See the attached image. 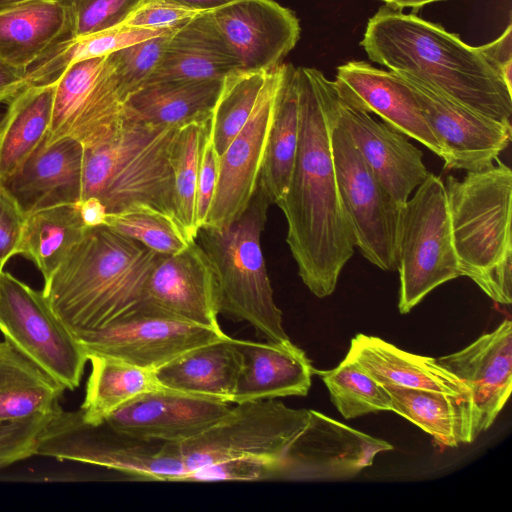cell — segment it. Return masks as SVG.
<instances>
[{"mask_svg":"<svg viewBox=\"0 0 512 512\" xmlns=\"http://www.w3.org/2000/svg\"><path fill=\"white\" fill-rule=\"evenodd\" d=\"M387 4V6L393 7L395 9H403L406 7L419 9L424 5L429 3H434L438 1L444 0H381Z\"/></svg>","mask_w":512,"mask_h":512,"instance_id":"cell-52","label":"cell"},{"mask_svg":"<svg viewBox=\"0 0 512 512\" xmlns=\"http://www.w3.org/2000/svg\"><path fill=\"white\" fill-rule=\"evenodd\" d=\"M234 343L242 363L231 403L307 395L314 368L291 341L234 339Z\"/></svg>","mask_w":512,"mask_h":512,"instance_id":"cell-24","label":"cell"},{"mask_svg":"<svg viewBox=\"0 0 512 512\" xmlns=\"http://www.w3.org/2000/svg\"><path fill=\"white\" fill-rule=\"evenodd\" d=\"M230 407L231 403L160 388L120 407L105 421L131 435L179 443L204 430Z\"/></svg>","mask_w":512,"mask_h":512,"instance_id":"cell-23","label":"cell"},{"mask_svg":"<svg viewBox=\"0 0 512 512\" xmlns=\"http://www.w3.org/2000/svg\"><path fill=\"white\" fill-rule=\"evenodd\" d=\"M86 228L78 204L40 210L25 218L16 255L31 261L45 283L82 239Z\"/></svg>","mask_w":512,"mask_h":512,"instance_id":"cell-34","label":"cell"},{"mask_svg":"<svg viewBox=\"0 0 512 512\" xmlns=\"http://www.w3.org/2000/svg\"><path fill=\"white\" fill-rule=\"evenodd\" d=\"M333 82L346 104L377 114L390 127L443 157L413 90L398 74L365 61H349L337 68Z\"/></svg>","mask_w":512,"mask_h":512,"instance_id":"cell-20","label":"cell"},{"mask_svg":"<svg viewBox=\"0 0 512 512\" xmlns=\"http://www.w3.org/2000/svg\"><path fill=\"white\" fill-rule=\"evenodd\" d=\"M183 6L209 12L220 8L234 0H171Z\"/></svg>","mask_w":512,"mask_h":512,"instance_id":"cell-51","label":"cell"},{"mask_svg":"<svg viewBox=\"0 0 512 512\" xmlns=\"http://www.w3.org/2000/svg\"><path fill=\"white\" fill-rule=\"evenodd\" d=\"M103 225L163 255L178 253L195 240L175 217L150 206L107 213Z\"/></svg>","mask_w":512,"mask_h":512,"instance_id":"cell-39","label":"cell"},{"mask_svg":"<svg viewBox=\"0 0 512 512\" xmlns=\"http://www.w3.org/2000/svg\"><path fill=\"white\" fill-rule=\"evenodd\" d=\"M331 400L345 419L392 411L388 391L349 357L329 371L318 372Z\"/></svg>","mask_w":512,"mask_h":512,"instance_id":"cell-40","label":"cell"},{"mask_svg":"<svg viewBox=\"0 0 512 512\" xmlns=\"http://www.w3.org/2000/svg\"><path fill=\"white\" fill-rule=\"evenodd\" d=\"M400 313L439 285L462 276L455 253L444 182L429 172L401 206L396 241Z\"/></svg>","mask_w":512,"mask_h":512,"instance_id":"cell-8","label":"cell"},{"mask_svg":"<svg viewBox=\"0 0 512 512\" xmlns=\"http://www.w3.org/2000/svg\"><path fill=\"white\" fill-rule=\"evenodd\" d=\"M223 80L146 83L123 102L126 120L180 128L210 118Z\"/></svg>","mask_w":512,"mask_h":512,"instance_id":"cell-28","label":"cell"},{"mask_svg":"<svg viewBox=\"0 0 512 512\" xmlns=\"http://www.w3.org/2000/svg\"><path fill=\"white\" fill-rule=\"evenodd\" d=\"M173 32L137 42L106 56L123 102L145 84L158 65Z\"/></svg>","mask_w":512,"mask_h":512,"instance_id":"cell-41","label":"cell"},{"mask_svg":"<svg viewBox=\"0 0 512 512\" xmlns=\"http://www.w3.org/2000/svg\"><path fill=\"white\" fill-rule=\"evenodd\" d=\"M279 464L256 459L235 458L205 465L187 472L181 481H266L276 480Z\"/></svg>","mask_w":512,"mask_h":512,"instance_id":"cell-43","label":"cell"},{"mask_svg":"<svg viewBox=\"0 0 512 512\" xmlns=\"http://www.w3.org/2000/svg\"><path fill=\"white\" fill-rule=\"evenodd\" d=\"M70 20V38L124 23L142 0H61Z\"/></svg>","mask_w":512,"mask_h":512,"instance_id":"cell-42","label":"cell"},{"mask_svg":"<svg viewBox=\"0 0 512 512\" xmlns=\"http://www.w3.org/2000/svg\"><path fill=\"white\" fill-rule=\"evenodd\" d=\"M331 146L338 191L355 246L381 270H396L401 206L386 191L357 150L339 123L337 112Z\"/></svg>","mask_w":512,"mask_h":512,"instance_id":"cell-11","label":"cell"},{"mask_svg":"<svg viewBox=\"0 0 512 512\" xmlns=\"http://www.w3.org/2000/svg\"><path fill=\"white\" fill-rule=\"evenodd\" d=\"M242 70L209 12H203L176 29L146 83L159 81L224 80ZM143 86V85H142Z\"/></svg>","mask_w":512,"mask_h":512,"instance_id":"cell-25","label":"cell"},{"mask_svg":"<svg viewBox=\"0 0 512 512\" xmlns=\"http://www.w3.org/2000/svg\"><path fill=\"white\" fill-rule=\"evenodd\" d=\"M209 119L180 127L172 152L176 216L193 239L197 238L199 231L196 194L201 150Z\"/></svg>","mask_w":512,"mask_h":512,"instance_id":"cell-38","label":"cell"},{"mask_svg":"<svg viewBox=\"0 0 512 512\" xmlns=\"http://www.w3.org/2000/svg\"><path fill=\"white\" fill-rule=\"evenodd\" d=\"M157 257L104 225L87 227L42 292L74 336L99 330L141 300Z\"/></svg>","mask_w":512,"mask_h":512,"instance_id":"cell-3","label":"cell"},{"mask_svg":"<svg viewBox=\"0 0 512 512\" xmlns=\"http://www.w3.org/2000/svg\"><path fill=\"white\" fill-rule=\"evenodd\" d=\"M297 88V153L287 191L276 205L286 218V242L302 282L316 297L324 298L334 292L356 246L332 155L334 82L315 68L297 67Z\"/></svg>","mask_w":512,"mask_h":512,"instance_id":"cell-1","label":"cell"},{"mask_svg":"<svg viewBox=\"0 0 512 512\" xmlns=\"http://www.w3.org/2000/svg\"><path fill=\"white\" fill-rule=\"evenodd\" d=\"M26 86V70L13 67L0 59V103L8 102Z\"/></svg>","mask_w":512,"mask_h":512,"instance_id":"cell-49","label":"cell"},{"mask_svg":"<svg viewBox=\"0 0 512 512\" xmlns=\"http://www.w3.org/2000/svg\"><path fill=\"white\" fill-rule=\"evenodd\" d=\"M178 129L125 119L111 141L84 149L81 200L97 198L107 213L150 206L178 220L172 165Z\"/></svg>","mask_w":512,"mask_h":512,"instance_id":"cell-6","label":"cell"},{"mask_svg":"<svg viewBox=\"0 0 512 512\" xmlns=\"http://www.w3.org/2000/svg\"><path fill=\"white\" fill-rule=\"evenodd\" d=\"M125 121L123 101L106 56L70 65L57 79L46 141L70 137L91 149L111 141Z\"/></svg>","mask_w":512,"mask_h":512,"instance_id":"cell-12","label":"cell"},{"mask_svg":"<svg viewBox=\"0 0 512 512\" xmlns=\"http://www.w3.org/2000/svg\"><path fill=\"white\" fill-rule=\"evenodd\" d=\"M393 446L309 409L306 425L279 463L276 480H347Z\"/></svg>","mask_w":512,"mask_h":512,"instance_id":"cell-14","label":"cell"},{"mask_svg":"<svg viewBox=\"0 0 512 512\" xmlns=\"http://www.w3.org/2000/svg\"><path fill=\"white\" fill-rule=\"evenodd\" d=\"M299 102L297 67L281 64L280 83L259 183L277 204L285 195L298 147Z\"/></svg>","mask_w":512,"mask_h":512,"instance_id":"cell-33","label":"cell"},{"mask_svg":"<svg viewBox=\"0 0 512 512\" xmlns=\"http://www.w3.org/2000/svg\"><path fill=\"white\" fill-rule=\"evenodd\" d=\"M360 45L375 63L442 92L467 107L511 123L512 91L480 47L415 14L381 7Z\"/></svg>","mask_w":512,"mask_h":512,"instance_id":"cell-2","label":"cell"},{"mask_svg":"<svg viewBox=\"0 0 512 512\" xmlns=\"http://www.w3.org/2000/svg\"><path fill=\"white\" fill-rule=\"evenodd\" d=\"M36 455L112 469L149 481H181L186 468L176 443L138 437L108 422L90 424L80 410L60 408L44 427Z\"/></svg>","mask_w":512,"mask_h":512,"instance_id":"cell-7","label":"cell"},{"mask_svg":"<svg viewBox=\"0 0 512 512\" xmlns=\"http://www.w3.org/2000/svg\"><path fill=\"white\" fill-rule=\"evenodd\" d=\"M3 267H4V265L0 264V275H1V272L4 270Z\"/></svg>","mask_w":512,"mask_h":512,"instance_id":"cell-54","label":"cell"},{"mask_svg":"<svg viewBox=\"0 0 512 512\" xmlns=\"http://www.w3.org/2000/svg\"><path fill=\"white\" fill-rule=\"evenodd\" d=\"M398 75L413 90L442 148L446 169H483L509 146L511 123L488 117L415 79Z\"/></svg>","mask_w":512,"mask_h":512,"instance_id":"cell-16","label":"cell"},{"mask_svg":"<svg viewBox=\"0 0 512 512\" xmlns=\"http://www.w3.org/2000/svg\"><path fill=\"white\" fill-rule=\"evenodd\" d=\"M0 331L66 389L79 386L88 361L85 349L53 312L42 291L4 270L0 275Z\"/></svg>","mask_w":512,"mask_h":512,"instance_id":"cell-10","label":"cell"},{"mask_svg":"<svg viewBox=\"0 0 512 512\" xmlns=\"http://www.w3.org/2000/svg\"><path fill=\"white\" fill-rule=\"evenodd\" d=\"M209 13L242 70L279 66L300 36L297 17L274 0H234Z\"/></svg>","mask_w":512,"mask_h":512,"instance_id":"cell-18","label":"cell"},{"mask_svg":"<svg viewBox=\"0 0 512 512\" xmlns=\"http://www.w3.org/2000/svg\"><path fill=\"white\" fill-rule=\"evenodd\" d=\"M445 185L453 245L462 276L493 301L512 302V171L496 160Z\"/></svg>","mask_w":512,"mask_h":512,"instance_id":"cell-4","label":"cell"},{"mask_svg":"<svg viewBox=\"0 0 512 512\" xmlns=\"http://www.w3.org/2000/svg\"><path fill=\"white\" fill-rule=\"evenodd\" d=\"M135 307L179 321L221 329L215 273L196 239L178 253L158 254L143 296Z\"/></svg>","mask_w":512,"mask_h":512,"instance_id":"cell-17","label":"cell"},{"mask_svg":"<svg viewBox=\"0 0 512 512\" xmlns=\"http://www.w3.org/2000/svg\"><path fill=\"white\" fill-rule=\"evenodd\" d=\"M335 85V84H334ZM336 90L339 123L386 191L403 206L428 176L422 151L407 136L346 104Z\"/></svg>","mask_w":512,"mask_h":512,"instance_id":"cell-22","label":"cell"},{"mask_svg":"<svg viewBox=\"0 0 512 512\" xmlns=\"http://www.w3.org/2000/svg\"><path fill=\"white\" fill-rule=\"evenodd\" d=\"M281 64L267 73L248 120L219 156L213 201L204 226L223 228L246 210L257 190L273 124Z\"/></svg>","mask_w":512,"mask_h":512,"instance_id":"cell-15","label":"cell"},{"mask_svg":"<svg viewBox=\"0 0 512 512\" xmlns=\"http://www.w3.org/2000/svg\"><path fill=\"white\" fill-rule=\"evenodd\" d=\"M392 411L408 419L443 446L457 447L474 441L468 397L400 386L383 385Z\"/></svg>","mask_w":512,"mask_h":512,"instance_id":"cell-32","label":"cell"},{"mask_svg":"<svg viewBox=\"0 0 512 512\" xmlns=\"http://www.w3.org/2000/svg\"><path fill=\"white\" fill-rule=\"evenodd\" d=\"M90 355L115 358L155 372L187 352L228 337L200 326L131 308L105 327L75 335Z\"/></svg>","mask_w":512,"mask_h":512,"instance_id":"cell-13","label":"cell"},{"mask_svg":"<svg viewBox=\"0 0 512 512\" xmlns=\"http://www.w3.org/2000/svg\"><path fill=\"white\" fill-rule=\"evenodd\" d=\"M512 27L506 30L493 42L479 46L483 54L494 66L507 88L512 91Z\"/></svg>","mask_w":512,"mask_h":512,"instance_id":"cell-48","label":"cell"},{"mask_svg":"<svg viewBox=\"0 0 512 512\" xmlns=\"http://www.w3.org/2000/svg\"><path fill=\"white\" fill-rule=\"evenodd\" d=\"M25 217L0 184V264L16 255Z\"/></svg>","mask_w":512,"mask_h":512,"instance_id":"cell-47","label":"cell"},{"mask_svg":"<svg viewBox=\"0 0 512 512\" xmlns=\"http://www.w3.org/2000/svg\"><path fill=\"white\" fill-rule=\"evenodd\" d=\"M270 204L259 183L240 217L223 228L202 226L196 240L215 273L218 313L248 323L266 341L281 343L290 339L273 297L261 248Z\"/></svg>","mask_w":512,"mask_h":512,"instance_id":"cell-5","label":"cell"},{"mask_svg":"<svg viewBox=\"0 0 512 512\" xmlns=\"http://www.w3.org/2000/svg\"><path fill=\"white\" fill-rule=\"evenodd\" d=\"M347 357L381 385L439 391L469 398L465 384L442 367L437 359L406 352L381 338L357 334L351 340Z\"/></svg>","mask_w":512,"mask_h":512,"instance_id":"cell-26","label":"cell"},{"mask_svg":"<svg viewBox=\"0 0 512 512\" xmlns=\"http://www.w3.org/2000/svg\"><path fill=\"white\" fill-rule=\"evenodd\" d=\"M469 390L471 428L475 440L495 421L512 385V323L504 320L464 349L437 359Z\"/></svg>","mask_w":512,"mask_h":512,"instance_id":"cell-19","label":"cell"},{"mask_svg":"<svg viewBox=\"0 0 512 512\" xmlns=\"http://www.w3.org/2000/svg\"><path fill=\"white\" fill-rule=\"evenodd\" d=\"M65 389L9 341H0V424L53 415Z\"/></svg>","mask_w":512,"mask_h":512,"instance_id":"cell-30","label":"cell"},{"mask_svg":"<svg viewBox=\"0 0 512 512\" xmlns=\"http://www.w3.org/2000/svg\"><path fill=\"white\" fill-rule=\"evenodd\" d=\"M219 167V154L216 151L210 119L202 145L197 194L196 216L199 229L206 224L215 194Z\"/></svg>","mask_w":512,"mask_h":512,"instance_id":"cell-46","label":"cell"},{"mask_svg":"<svg viewBox=\"0 0 512 512\" xmlns=\"http://www.w3.org/2000/svg\"><path fill=\"white\" fill-rule=\"evenodd\" d=\"M78 207L86 227L104 224L107 212L104 205L97 198L89 197L83 199L78 203Z\"/></svg>","mask_w":512,"mask_h":512,"instance_id":"cell-50","label":"cell"},{"mask_svg":"<svg viewBox=\"0 0 512 512\" xmlns=\"http://www.w3.org/2000/svg\"><path fill=\"white\" fill-rule=\"evenodd\" d=\"M88 361L91 372L79 409L87 423L99 424L139 396L163 388L152 371L102 355H90Z\"/></svg>","mask_w":512,"mask_h":512,"instance_id":"cell-35","label":"cell"},{"mask_svg":"<svg viewBox=\"0 0 512 512\" xmlns=\"http://www.w3.org/2000/svg\"><path fill=\"white\" fill-rule=\"evenodd\" d=\"M70 38L61 0H31L0 9V59L26 70L53 45Z\"/></svg>","mask_w":512,"mask_h":512,"instance_id":"cell-27","label":"cell"},{"mask_svg":"<svg viewBox=\"0 0 512 512\" xmlns=\"http://www.w3.org/2000/svg\"><path fill=\"white\" fill-rule=\"evenodd\" d=\"M51 416L0 424V469L36 455L41 433Z\"/></svg>","mask_w":512,"mask_h":512,"instance_id":"cell-44","label":"cell"},{"mask_svg":"<svg viewBox=\"0 0 512 512\" xmlns=\"http://www.w3.org/2000/svg\"><path fill=\"white\" fill-rule=\"evenodd\" d=\"M308 417L309 409L274 399L235 403L204 430L176 445L187 472L235 458L279 464Z\"/></svg>","mask_w":512,"mask_h":512,"instance_id":"cell-9","label":"cell"},{"mask_svg":"<svg viewBox=\"0 0 512 512\" xmlns=\"http://www.w3.org/2000/svg\"><path fill=\"white\" fill-rule=\"evenodd\" d=\"M268 71L238 70L223 80L210 125L217 153L222 155L248 120Z\"/></svg>","mask_w":512,"mask_h":512,"instance_id":"cell-37","label":"cell"},{"mask_svg":"<svg viewBox=\"0 0 512 512\" xmlns=\"http://www.w3.org/2000/svg\"><path fill=\"white\" fill-rule=\"evenodd\" d=\"M56 82L26 85L9 101L0 120V181L13 173L45 138Z\"/></svg>","mask_w":512,"mask_h":512,"instance_id":"cell-31","label":"cell"},{"mask_svg":"<svg viewBox=\"0 0 512 512\" xmlns=\"http://www.w3.org/2000/svg\"><path fill=\"white\" fill-rule=\"evenodd\" d=\"M25 1H31V0H0V9L4 7H8L14 4H18Z\"/></svg>","mask_w":512,"mask_h":512,"instance_id":"cell-53","label":"cell"},{"mask_svg":"<svg viewBox=\"0 0 512 512\" xmlns=\"http://www.w3.org/2000/svg\"><path fill=\"white\" fill-rule=\"evenodd\" d=\"M46 137V136H45ZM84 147L70 137L44 138L13 173L0 181L24 217L82 199Z\"/></svg>","mask_w":512,"mask_h":512,"instance_id":"cell-21","label":"cell"},{"mask_svg":"<svg viewBox=\"0 0 512 512\" xmlns=\"http://www.w3.org/2000/svg\"><path fill=\"white\" fill-rule=\"evenodd\" d=\"M234 338L197 347L154 372L166 389L231 403L241 369Z\"/></svg>","mask_w":512,"mask_h":512,"instance_id":"cell-29","label":"cell"},{"mask_svg":"<svg viewBox=\"0 0 512 512\" xmlns=\"http://www.w3.org/2000/svg\"><path fill=\"white\" fill-rule=\"evenodd\" d=\"M169 32L172 31H154L122 23L90 35L67 38L53 45L26 69V85L56 82L75 62L107 56L129 45Z\"/></svg>","mask_w":512,"mask_h":512,"instance_id":"cell-36","label":"cell"},{"mask_svg":"<svg viewBox=\"0 0 512 512\" xmlns=\"http://www.w3.org/2000/svg\"><path fill=\"white\" fill-rule=\"evenodd\" d=\"M203 12L171 0H142L124 24L154 31H174Z\"/></svg>","mask_w":512,"mask_h":512,"instance_id":"cell-45","label":"cell"}]
</instances>
